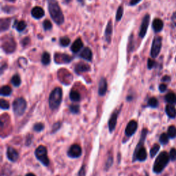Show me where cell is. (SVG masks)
Segmentation results:
<instances>
[{"instance_id":"1","label":"cell","mask_w":176,"mask_h":176,"mask_svg":"<svg viewBox=\"0 0 176 176\" xmlns=\"http://www.w3.org/2000/svg\"><path fill=\"white\" fill-rule=\"evenodd\" d=\"M48 11L51 18L57 25H61L64 22V16L57 0H47Z\"/></svg>"},{"instance_id":"2","label":"cell","mask_w":176,"mask_h":176,"mask_svg":"<svg viewBox=\"0 0 176 176\" xmlns=\"http://www.w3.org/2000/svg\"><path fill=\"white\" fill-rule=\"evenodd\" d=\"M148 131L147 129H144L142 131L141 137H140V141L138 144L136 148L135 149L133 154V161L139 160V161H145L147 158V153L145 147H144V142L146 138L147 134Z\"/></svg>"},{"instance_id":"3","label":"cell","mask_w":176,"mask_h":176,"mask_svg":"<svg viewBox=\"0 0 176 176\" xmlns=\"http://www.w3.org/2000/svg\"><path fill=\"white\" fill-rule=\"evenodd\" d=\"M169 160H170V157H169V155L166 151H163L160 153L158 156L157 157L154 165H153V172H155L156 174L161 173L164 170L166 166L167 165Z\"/></svg>"},{"instance_id":"4","label":"cell","mask_w":176,"mask_h":176,"mask_svg":"<svg viewBox=\"0 0 176 176\" xmlns=\"http://www.w3.org/2000/svg\"><path fill=\"white\" fill-rule=\"evenodd\" d=\"M63 92L60 88H54L49 97V106L51 110L58 109L62 101Z\"/></svg>"},{"instance_id":"5","label":"cell","mask_w":176,"mask_h":176,"mask_svg":"<svg viewBox=\"0 0 176 176\" xmlns=\"http://www.w3.org/2000/svg\"><path fill=\"white\" fill-rule=\"evenodd\" d=\"M26 101L24 98L20 97L16 98L12 103V109H13L14 113L18 116H21L24 114L25 110H26Z\"/></svg>"},{"instance_id":"6","label":"cell","mask_w":176,"mask_h":176,"mask_svg":"<svg viewBox=\"0 0 176 176\" xmlns=\"http://www.w3.org/2000/svg\"><path fill=\"white\" fill-rule=\"evenodd\" d=\"M35 156L39 161H40L42 165L47 166L50 164V161L47 157V153L46 147L43 145H40L35 150Z\"/></svg>"},{"instance_id":"7","label":"cell","mask_w":176,"mask_h":176,"mask_svg":"<svg viewBox=\"0 0 176 176\" xmlns=\"http://www.w3.org/2000/svg\"><path fill=\"white\" fill-rule=\"evenodd\" d=\"M162 47V38L160 37H156L153 39L152 47L151 50V55L153 58H156L158 56L160 52Z\"/></svg>"},{"instance_id":"8","label":"cell","mask_w":176,"mask_h":176,"mask_svg":"<svg viewBox=\"0 0 176 176\" xmlns=\"http://www.w3.org/2000/svg\"><path fill=\"white\" fill-rule=\"evenodd\" d=\"M2 48L8 53L14 52L16 48V44L14 39L12 37H6V40L2 43Z\"/></svg>"},{"instance_id":"9","label":"cell","mask_w":176,"mask_h":176,"mask_svg":"<svg viewBox=\"0 0 176 176\" xmlns=\"http://www.w3.org/2000/svg\"><path fill=\"white\" fill-rule=\"evenodd\" d=\"M82 154L81 147L79 145H73L70 147L68 151V155L70 158H78Z\"/></svg>"},{"instance_id":"10","label":"cell","mask_w":176,"mask_h":176,"mask_svg":"<svg viewBox=\"0 0 176 176\" xmlns=\"http://www.w3.org/2000/svg\"><path fill=\"white\" fill-rule=\"evenodd\" d=\"M149 21H150V16L149 15H146L144 17L142 24H141V27H140V33L139 36L141 38H144L147 33V28H148L149 24Z\"/></svg>"},{"instance_id":"11","label":"cell","mask_w":176,"mask_h":176,"mask_svg":"<svg viewBox=\"0 0 176 176\" xmlns=\"http://www.w3.org/2000/svg\"><path fill=\"white\" fill-rule=\"evenodd\" d=\"M120 111V109L118 110H116L114 112L111 114V118L110 120H109L108 123V126H109V131L111 133L115 129L116 126V123H117V119H118V114H119Z\"/></svg>"},{"instance_id":"12","label":"cell","mask_w":176,"mask_h":176,"mask_svg":"<svg viewBox=\"0 0 176 176\" xmlns=\"http://www.w3.org/2000/svg\"><path fill=\"white\" fill-rule=\"evenodd\" d=\"M138 128V123L135 120H131L130 122L127 124L125 129V135L129 138L133 136L136 132Z\"/></svg>"},{"instance_id":"13","label":"cell","mask_w":176,"mask_h":176,"mask_svg":"<svg viewBox=\"0 0 176 176\" xmlns=\"http://www.w3.org/2000/svg\"><path fill=\"white\" fill-rule=\"evenodd\" d=\"M112 33H113V24H112V21L110 20L107 25L106 29H105V40H106L108 43H111V36H112Z\"/></svg>"},{"instance_id":"14","label":"cell","mask_w":176,"mask_h":176,"mask_svg":"<svg viewBox=\"0 0 176 176\" xmlns=\"http://www.w3.org/2000/svg\"><path fill=\"white\" fill-rule=\"evenodd\" d=\"M107 90V83L106 79L104 78H102L101 79L100 82H99L98 85V94L101 96V97H103V96L105 95Z\"/></svg>"},{"instance_id":"15","label":"cell","mask_w":176,"mask_h":176,"mask_svg":"<svg viewBox=\"0 0 176 176\" xmlns=\"http://www.w3.org/2000/svg\"><path fill=\"white\" fill-rule=\"evenodd\" d=\"M7 158L11 162H16L19 158V153L12 147H8L7 149Z\"/></svg>"},{"instance_id":"16","label":"cell","mask_w":176,"mask_h":176,"mask_svg":"<svg viewBox=\"0 0 176 176\" xmlns=\"http://www.w3.org/2000/svg\"><path fill=\"white\" fill-rule=\"evenodd\" d=\"M31 14L34 18L37 19V20H39V19L43 17L45 15V12L42 8L39 7V6H36V7L33 8V10L31 11Z\"/></svg>"},{"instance_id":"17","label":"cell","mask_w":176,"mask_h":176,"mask_svg":"<svg viewBox=\"0 0 176 176\" xmlns=\"http://www.w3.org/2000/svg\"><path fill=\"white\" fill-rule=\"evenodd\" d=\"M92 56L93 55H92V50L88 47H85L81 52V54H80V56H81V58L87 60L88 61H91L92 59Z\"/></svg>"},{"instance_id":"18","label":"cell","mask_w":176,"mask_h":176,"mask_svg":"<svg viewBox=\"0 0 176 176\" xmlns=\"http://www.w3.org/2000/svg\"><path fill=\"white\" fill-rule=\"evenodd\" d=\"M90 70V66L85 63H79L75 66V72L76 73H82Z\"/></svg>"},{"instance_id":"19","label":"cell","mask_w":176,"mask_h":176,"mask_svg":"<svg viewBox=\"0 0 176 176\" xmlns=\"http://www.w3.org/2000/svg\"><path fill=\"white\" fill-rule=\"evenodd\" d=\"M83 46V41H81V39H80V38H79V39H76L74 42L72 43V47H71V50L73 52L76 53L81 50Z\"/></svg>"},{"instance_id":"20","label":"cell","mask_w":176,"mask_h":176,"mask_svg":"<svg viewBox=\"0 0 176 176\" xmlns=\"http://www.w3.org/2000/svg\"><path fill=\"white\" fill-rule=\"evenodd\" d=\"M153 28L156 33L160 32L163 28V22L160 19H156L153 21Z\"/></svg>"},{"instance_id":"21","label":"cell","mask_w":176,"mask_h":176,"mask_svg":"<svg viewBox=\"0 0 176 176\" xmlns=\"http://www.w3.org/2000/svg\"><path fill=\"white\" fill-rule=\"evenodd\" d=\"M166 113L169 118H174L176 116V109L173 105H168L166 107Z\"/></svg>"},{"instance_id":"22","label":"cell","mask_w":176,"mask_h":176,"mask_svg":"<svg viewBox=\"0 0 176 176\" xmlns=\"http://www.w3.org/2000/svg\"><path fill=\"white\" fill-rule=\"evenodd\" d=\"M11 20V19H2L0 21V29L3 32L8 30L10 27Z\"/></svg>"},{"instance_id":"23","label":"cell","mask_w":176,"mask_h":176,"mask_svg":"<svg viewBox=\"0 0 176 176\" xmlns=\"http://www.w3.org/2000/svg\"><path fill=\"white\" fill-rule=\"evenodd\" d=\"M165 100L167 103L171 105L176 104V94L172 93V92L167 94L165 97Z\"/></svg>"},{"instance_id":"24","label":"cell","mask_w":176,"mask_h":176,"mask_svg":"<svg viewBox=\"0 0 176 176\" xmlns=\"http://www.w3.org/2000/svg\"><path fill=\"white\" fill-rule=\"evenodd\" d=\"M70 100L74 102H78L81 99V95L79 92L76 90H72L70 93Z\"/></svg>"},{"instance_id":"25","label":"cell","mask_w":176,"mask_h":176,"mask_svg":"<svg viewBox=\"0 0 176 176\" xmlns=\"http://www.w3.org/2000/svg\"><path fill=\"white\" fill-rule=\"evenodd\" d=\"M1 95L2 96H6V97H8V96L11 95L12 93V89L11 88L10 86L8 85H4L1 88Z\"/></svg>"},{"instance_id":"26","label":"cell","mask_w":176,"mask_h":176,"mask_svg":"<svg viewBox=\"0 0 176 176\" xmlns=\"http://www.w3.org/2000/svg\"><path fill=\"white\" fill-rule=\"evenodd\" d=\"M41 62H42V63L45 65H48L50 62V55L49 53L46 52H43L42 56H41Z\"/></svg>"},{"instance_id":"27","label":"cell","mask_w":176,"mask_h":176,"mask_svg":"<svg viewBox=\"0 0 176 176\" xmlns=\"http://www.w3.org/2000/svg\"><path fill=\"white\" fill-rule=\"evenodd\" d=\"M11 82L12 83V85H13L15 87H19L21 85V78L20 76H19L18 74H15L12 77L11 79Z\"/></svg>"},{"instance_id":"28","label":"cell","mask_w":176,"mask_h":176,"mask_svg":"<svg viewBox=\"0 0 176 176\" xmlns=\"http://www.w3.org/2000/svg\"><path fill=\"white\" fill-rule=\"evenodd\" d=\"M27 26V24L24 21H20L19 22H16V28L19 32H22L25 29Z\"/></svg>"},{"instance_id":"29","label":"cell","mask_w":176,"mask_h":176,"mask_svg":"<svg viewBox=\"0 0 176 176\" xmlns=\"http://www.w3.org/2000/svg\"><path fill=\"white\" fill-rule=\"evenodd\" d=\"M168 136L170 138H174L176 136V127L174 125H171L168 129Z\"/></svg>"},{"instance_id":"30","label":"cell","mask_w":176,"mask_h":176,"mask_svg":"<svg viewBox=\"0 0 176 176\" xmlns=\"http://www.w3.org/2000/svg\"><path fill=\"white\" fill-rule=\"evenodd\" d=\"M159 149H160V145H158V144H155V145L151 147V150H150V156H151V158H153V157L157 154V153L158 152Z\"/></svg>"},{"instance_id":"31","label":"cell","mask_w":176,"mask_h":176,"mask_svg":"<svg viewBox=\"0 0 176 176\" xmlns=\"http://www.w3.org/2000/svg\"><path fill=\"white\" fill-rule=\"evenodd\" d=\"M148 105L151 107L156 108V107H158V101L156 98L152 97L151 98H149V100L148 101Z\"/></svg>"},{"instance_id":"32","label":"cell","mask_w":176,"mask_h":176,"mask_svg":"<svg viewBox=\"0 0 176 176\" xmlns=\"http://www.w3.org/2000/svg\"><path fill=\"white\" fill-rule=\"evenodd\" d=\"M123 11H124V9H123V6H120L119 8H118L117 10L116 16V19L118 21H119L121 20V18L123 17Z\"/></svg>"},{"instance_id":"33","label":"cell","mask_w":176,"mask_h":176,"mask_svg":"<svg viewBox=\"0 0 176 176\" xmlns=\"http://www.w3.org/2000/svg\"><path fill=\"white\" fill-rule=\"evenodd\" d=\"M169 136L166 133H162L160 136V142L162 143V145H166V143L169 142Z\"/></svg>"},{"instance_id":"34","label":"cell","mask_w":176,"mask_h":176,"mask_svg":"<svg viewBox=\"0 0 176 176\" xmlns=\"http://www.w3.org/2000/svg\"><path fill=\"white\" fill-rule=\"evenodd\" d=\"M79 110H80V107H79V105H72L70 106V112L74 114H79Z\"/></svg>"},{"instance_id":"35","label":"cell","mask_w":176,"mask_h":176,"mask_svg":"<svg viewBox=\"0 0 176 176\" xmlns=\"http://www.w3.org/2000/svg\"><path fill=\"white\" fill-rule=\"evenodd\" d=\"M60 43L62 46H68L70 43V39L68 37H63L61 38L60 39Z\"/></svg>"},{"instance_id":"36","label":"cell","mask_w":176,"mask_h":176,"mask_svg":"<svg viewBox=\"0 0 176 176\" xmlns=\"http://www.w3.org/2000/svg\"><path fill=\"white\" fill-rule=\"evenodd\" d=\"M0 107H1L2 110H8L9 107H10V105H9V103L7 101L1 99V101H0Z\"/></svg>"},{"instance_id":"37","label":"cell","mask_w":176,"mask_h":176,"mask_svg":"<svg viewBox=\"0 0 176 176\" xmlns=\"http://www.w3.org/2000/svg\"><path fill=\"white\" fill-rule=\"evenodd\" d=\"M34 128V130L35 132H40L44 129V126L42 123H36L34 125L33 127Z\"/></svg>"},{"instance_id":"38","label":"cell","mask_w":176,"mask_h":176,"mask_svg":"<svg viewBox=\"0 0 176 176\" xmlns=\"http://www.w3.org/2000/svg\"><path fill=\"white\" fill-rule=\"evenodd\" d=\"M43 28H44V29L46 30H49L50 29H52V24H51V22L49 21V20H45L43 21Z\"/></svg>"},{"instance_id":"39","label":"cell","mask_w":176,"mask_h":176,"mask_svg":"<svg viewBox=\"0 0 176 176\" xmlns=\"http://www.w3.org/2000/svg\"><path fill=\"white\" fill-rule=\"evenodd\" d=\"M169 157L172 160H176V149L175 148L171 149L170 153H169Z\"/></svg>"},{"instance_id":"40","label":"cell","mask_w":176,"mask_h":176,"mask_svg":"<svg viewBox=\"0 0 176 176\" xmlns=\"http://www.w3.org/2000/svg\"><path fill=\"white\" fill-rule=\"evenodd\" d=\"M112 163H113V158L112 157H111V156H110L107 159L106 165H105V166H106V170H107V169L110 167L111 165H112Z\"/></svg>"},{"instance_id":"41","label":"cell","mask_w":176,"mask_h":176,"mask_svg":"<svg viewBox=\"0 0 176 176\" xmlns=\"http://www.w3.org/2000/svg\"><path fill=\"white\" fill-rule=\"evenodd\" d=\"M86 175V169L85 165H83L78 174V176H85Z\"/></svg>"},{"instance_id":"42","label":"cell","mask_w":176,"mask_h":176,"mask_svg":"<svg viewBox=\"0 0 176 176\" xmlns=\"http://www.w3.org/2000/svg\"><path fill=\"white\" fill-rule=\"evenodd\" d=\"M60 127H61V123L60 122H57L55 124H54V125L52 127V133H54V132H56L57 130L59 129H60Z\"/></svg>"},{"instance_id":"43","label":"cell","mask_w":176,"mask_h":176,"mask_svg":"<svg viewBox=\"0 0 176 176\" xmlns=\"http://www.w3.org/2000/svg\"><path fill=\"white\" fill-rule=\"evenodd\" d=\"M155 65V61L153 60L149 59H148V68L149 69H151L153 66Z\"/></svg>"},{"instance_id":"44","label":"cell","mask_w":176,"mask_h":176,"mask_svg":"<svg viewBox=\"0 0 176 176\" xmlns=\"http://www.w3.org/2000/svg\"><path fill=\"white\" fill-rule=\"evenodd\" d=\"M159 89L161 92H164L166 90V85L165 84H161L159 86Z\"/></svg>"},{"instance_id":"45","label":"cell","mask_w":176,"mask_h":176,"mask_svg":"<svg viewBox=\"0 0 176 176\" xmlns=\"http://www.w3.org/2000/svg\"><path fill=\"white\" fill-rule=\"evenodd\" d=\"M140 1H141V0H131L129 4L131 6H134L136 5L137 4H138Z\"/></svg>"},{"instance_id":"46","label":"cell","mask_w":176,"mask_h":176,"mask_svg":"<svg viewBox=\"0 0 176 176\" xmlns=\"http://www.w3.org/2000/svg\"><path fill=\"white\" fill-rule=\"evenodd\" d=\"M162 81H165V82L169 81H170V77H169V76H164V77L162 78Z\"/></svg>"},{"instance_id":"47","label":"cell","mask_w":176,"mask_h":176,"mask_svg":"<svg viewBox=\"0 0 176 176\" xmlns=\"http://www.w3.org/2000/svg\"><path fill=\"white\" fill-rule=\"evenodd\" d=\"M33 138L32 136H31L30 138H27V140H26V145H29L31 143V142H32V139H33V138Z\"/></svg>"},{"instance_id":"48","label":"cell","mask_w":176,"mask_h":176,"mask_svg":"<svg viewBox=\"0 0 176 176\" xmlns=\"http://www.w3.org/2000/svg\"><path fill=\"white\" fill-rule=\"evenodd\" d=\"M25 176H35V175L33 174H31V173H30V174H26V175H25Z\"/></svg>"}]
</instances>
